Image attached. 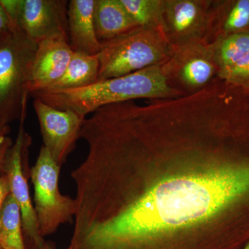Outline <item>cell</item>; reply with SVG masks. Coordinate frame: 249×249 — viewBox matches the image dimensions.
Returning a JSON list of instances; mask_svg holds the SVG:
<instances>
[{
	"label": "cell",
	"mask_w": 249,
	"mask_h": 249,
	"mask_svg": "<svg viewBox=\"0 0 249 249\" xmlns=\"http://www.w3.org/2000/svg\"><path fill=\"white\" fill-rule=\"evenodd\" d=\"M95 0H71L68 3V32L73 52L96 55L102 49L95 30Z\"/></svg>",
	"instance_id": "obj_10"
},
{
	"label": "cell",
	"mask_w": 249,
	"mask_h": 249,
	"mask_svg": "<svg viewBox=\"0 0 249 249\" xmlns=\"http://www.w3.org/2000/svg\"><path fill=\"white\" fill-rule=\"evenodd\" d=\"M95 30L100 42L116 38L139 29L121 0H95Z\"/></svg>",
	"instance_id": "obj_11"
},
{
	"label": "cell",
	"mask_w": 249,
	"mask_h": 249,
	"mask_svg": "<svg viewBox=\"0 0 249 249\" xmlns=\"http://www.w3.org/2000/svg\"><path fill=\"white\" fill-rule=\"evenodd\" d=\"M1 221L0 247L3 249H26L20 209L11 194L3 205Z\"/></svg>",
	"instance_id": "obj_14"
},
{
	"label": "cell",
	"mask_w": 249,
	"mask_h": 249,
	"mask_svg": "<svg viewBox=\"0 0 249 249\" xmlns=\"http://www.w3.org/2000/svg\"><path fill=\"white\" fill-rule=\"evenodd\" d=\"M61 166L42 145L29 172L34 188V203L39 231L43 238L55 233L62 224L71 222L76 211L75 198L59 191Z\"/></svg>",
	"instance_id": "obj_5"
},
{
	"label": "cell",
	"mask_w": 249,
	"mask_h": 249,
	"mask_svg": "<svg viewBox=\"0 0 249 249\" xmlns=\"http://www.w3.org/2000/svg\"><path fill=\"white\" fill-rule=\"evenodd\" d=\"M27 114L20 119L19 131L16 142L10 148L5 162L4 174L9 178L11 195L18 203L22 215L23 232L32 246L43 240L39 231L35 209L33 206L27 175L24 171L28 153L31 144L30 135L25 132L24 123Z\"/></svg>",
	"instance_id": "obj_6"
},
{
	"label": "cell",
	"mask_w": 249,
	"mask_h": 249,
	"mask_svg": "<svg viewBox=\"0 0 249 249\" xmlns=\"http://www.w3.org/2000/svg\"><path fill=\"white\" fill-rule=\"evenodd\" d=\"M243 249H249V242L248 244H247V245L245 246V248H244Z\"/></svg>",
	"instance_id": "obj_25"
},
{
	"label": "cell",
	"mask_w": 249,
	"mask_h": 249,
	"mask_svg": "<svg viewBox=\"0 0 249 249\" xmlns=\"http://www.w3.org/2000/svg\"><path fill=\"white\" fill-rule=\"evenodd\" d=\"M68 3L65 0H22L19 30L37 43L55 34L69 36Z\"/></svg>",
	"instance_id": "obj_8"
},
{
	"label": "cell",
	"mask_w": 249,
	"mask_h": 249,
	"mask_svg": "<svg viewBox=\"0 0 249 249\" xmlns=\"http://www.w3.org/2000/svg\"><path fill=\"white\" fill-rule=\"evenodd\" d=\"M0 249H2V248H1V247H0Z\"/></svg>",
	"instance_id": "obj_27"
},
{
	"label": "cell",
	"mask_w": 249,
	"mask_h": 249,
	"mask_svg": "<svg viewBox=\"0 0 249 249\" xmlns=\"http://www.w3.org/2000/svg\"><path fill=\"white\" fill-rule=\"evenodd\" d=\"M11 128L8 124H0V175L4 174L5 162L14 142L10 137Z\"/></svg>",
	"instance_id": "obj_20"
},
{
	"label": "cell",
	"mask_w": 249,
	"mask_h": 249,
	"mask_svg": "<svg viewBox=\"0 0 249 249\" xmlns=\"http://www.w3.org/2000/svg\"><path fill=\"white\" fill-rule=\"evenodd\" d=\"M34 108L40 124L43 146L62 166L76 147L86 117L71 110H60L34 98Z\"/></svg>",
	"instance_id": "obj_7"
},
{
	"label": "cell",
	"mask_w": 249,
	"mask_h": 249,
	"mask_svg": "<svg viewBox=\"0 0 249 249\" xmlns=\"http://www.w3.org/2000/svg\"><path fill=\"white\" fill-rule=\"evenodd\" d=\"M165 16L166 29L168 27L180 38L196 35L206 23L204 7L199 1L193 0L165 1Z\"/></svg>",
	"instance_id": "obj_12"
},
{
	"label": "cell",
	"mask_w": 249,
	"mask_h": 249,
	"mask_svg": "<svg viewBox=\"0 0 249 249\" xmlns=\"http://www.w3.org/2000/svg\"><path fill=\"white\" fill-rule=\"evenodd\" d=\"M0 4L14 27L19 30L18 22H19L22 0H0Z\"/></svg>",
	"instance_id": "obj_21"
},
{
	"label": "cell",
	"mask_w": 249,
	"mask_h": 249,
	"mask_svg": "<svg viewBox=\"0 0 249 249\" xmlns=\"http://www.w3.org/2000/svg\"><path fill=\"white\" fill-rule=\"evenodd\" d=\"M101 43L102 49L96 55L99 62L98 80L125 76L160 65L168 53L163 34L145 28Z\"/></svg>",
	"instance_id": "obj_4"
},
{
	"label": "cell",
	"mask_w": 249,
	"mask_h": 249,
	"mask_svg": "<svg viewBox=\"0 0 249 249\" xmlns=\"http://www.w3.org/2000/svg\"><path fill=\"white\" fill-rule=\"evenodd\" d=\"M249 52V31H242L223 39L214 49V58L222 71L234 66Z\"/></svg>",
	"instance_id": "obj_16"
},
{
	"label": "cell",
	"mask_w": 249,
	"mask_h": 249,
	"mask_svg": "<svg viewBox=\"0 0 249 249\" xmlns=\"http://www.w3.org/2000/svg\"><path fill=\"white\" fill-rule=\"evenodd\" d=\"M37 43L18 30L0 40V119L9 124L27 112Z\"/></svg>",
	"instance_id": "obj_3"
},
{
	"label": "cell",
	"mask_w": 249,
	"mask_h": 249,
	"mask_svg": "<svg viewBox=\"0 0 249 249\" xmlns=\"http://www.w3.org/2000/svg\"><path fill=\"white\" fill-rule=\"evenodd\" d=\"M33 249H56L55 244L53 242L46 241L43 239L37 245L32 246Z\"/></svg>",
	"instance_id": "obj_24"
},
{
	"label": "cell",
	"mask_w": 249,
	"mask_h": 249,
	"mask_svg": "<svg viewBox=\"0 0 249 249\" xmlns=\"http://www.w3.org/2000/svg\"><path fill=\"white\" fill-rule=\"evenodd\" d=\"M219 75L229 83L249 87V52L234 66L219 71Z\"/></svg>",
	"instance_id": "obj_19"
},
{
	"label": "cell",
	"mask_w": 249,
	"mask_h": 249,
	"mask_svg": "<svg viewBox=\"0 0 249 249\" xmlns=\"http://www.w3.org/2000/svg\"><path fill=\"white\" fill-rule=\"evenodd\" d=\"M0 124H3L2 121H1V119H0Z\"/></svg>",
	"instance_id": "obj_26"
},
{
	"label": "cell",
	"mask_w": 249,
	"mask_h": 249,
	"mask_svg": "<svg viewBox=\"0 0 249 249\" xmlns=\"http://www.w3.org/2000/svg\"><path fill=\"white\" fill-rule=\"evenodd\" d=\"M11 194L9 178L5 174L0 175V232H1V214L3 205L7 196Z\"/></svg>",
	"instance_id": "obj_23"
},
{
	"label": "cell",
	"mask_w": 249,
	"mask_h": 249,
	"mask_svg": "<svg viewBox=\"0 0 249 249\" xmlns=\"http://www.w3.org/2000/svg\"><path fill=\"white\" fill-rule=\"evenodd\" d=\"M139 27L154 29L162 34L166 31L164 19L165 1L160 0H121Z\"/></svg>",
	"instance_id": "obj_15"
},
{
	"label": "cell",
	"mask_w": 249,
	"mask_h": 249,
	"mask_svg": "<svg viewBox=\"0 0 249 249\" xmlns=\"http://www.w3.org/2000/svg\"><path fill=\"white\" fill-rule=\"evenodd\" d=\"M18 30V29L14 27L4 9L0 4V40L14 31Z\"/></svg>",
	"instance_id": "obj_22"
},
{
	"label": "cell",
	"mask_w": 249,
	"mask_h": 249,
	"mask_svg": "<svg viewBox=\"0 0 249 249\" xmlns=\"http://www.w3.org/2000/svg\"><path fill=\"white\" fill-rule=\"evenodd\" d=\"M214 71L213 64L203 56H193L183 62L178 77L184 84L192 88L204 86L211 79Z\"/></svg>",
	"instance_id": "obj_17"
},
{
	"label": "cell",
	"mask_w": 249,
	"mask_h": 249,
	"mask_svg": "<svg viewBox=\"0 0 249 249\" xmlns=\"http://www.w3.org/2000/svg\"><path fill=\"white\" fill-rule=\"evenodd\" d=\"M249 195V163L163 178L122 200L75 196L73 231L65 249H152L183 229L206 222Z\"/></svg>",
	"instance_id": "obj_1"
},
{
	"label": "cell",
	"mask_w": 249,
	"mask_h": 249,
	"mask_svg": "<svg viewBox=\"0 0 249 249\" xmlns=\"http://www.w3.org/2000/svg\"><path fill=\"white\" fill-rule=\"evenodd\" d=\"M99 62L96 55L73 52L65 73L49 88L42 91L79 89L98 81Z\"/></svg>",
	"instance_id": "obj_13"
},
{
	"label": "cell",
	"mask_w": 249,
	"mask_h": 249,
	"mask_svg": "<svg viewBox=\"0 0 249 249\" xmlns=\"http://www.w3.org/2000/svg\"><path fill=\"white\" fill-rule=\"evenodd\" d=\"M73 54L68 36L55 34L39 42L31 71L30 96L57 81L65 73Z\"/></svg>",
	"instance_id": "obj_9"
},
{
	"label": "cell",
	"mask_w": 249,
	"mask_h": 249,
	"mask_svg": "<svg viewBox=\"0 0 249 249\" xmlns=\"http://www.w3.org/2000/svg\"><path fill=\"white\" fill-rule=\"evenodd\" d=\"M249 26V0H239L229 11L224 29L229 34L242 32Z\"/></svg>",
	"instance_id": "obj_18"
},
{
	"label": "cell",
	"mask_w": 249,
	"mask_h": 249,
	"mask_svg": "<svg viewBox=\"0 0 249 249\" xmlns=\"http://www.w3.org/2000/svg\"><path fill=\"white\" fill-rule=\"evenodd\" d=\"M175 93L158 65L125 76L98 80L79 89L40 91L31 96L56 109L75 111L86 117L104 106L138 98L168 97Z\"/></svg>",
	"instance_id": "obj_2"
}]
</instances>
